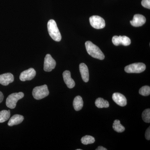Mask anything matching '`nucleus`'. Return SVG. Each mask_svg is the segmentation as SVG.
<instances>
[{"mask_svg":"<svg viewBox=\"0 0 150 150\" xmlns=\"http://www.w3.org/2000/svg\"><path fill=\"white\" fill-rule=\"evenodd\" d=\"M112 42L115 46H118L120 45L124 46H128L131 43V40L129 37L126 36H118L115 35L112 38Z\"/></svg>","mask_w":150,"mask_h":150,"instance_id":"nucleus-8","label":"nucleus"},{"mask_svg":"<svg viewBox=\"0 0 150 150\" xmlns=\"http://www.w3.org/2000/svg\"><path fill=\"white\" fill-rule=\"evenodd\" d=\"M112 98L113 101L120 106L123 107L127 105L126 98L122 94L119 93H115L112 94Z\"/></svg>","mask_w":150,"mask_h":150,"instance_id":"nucleus-11","label":"nucleus"},{"mask_svg":"<svg viewBox=\"0 0 150 150\" xmlns=\"http://www.w3.org/2000/svg\"><path fill=\"white\" fill-rule=\"evenodd\" d=\"M85 46L88 53L92 57L101 60L104 59V55L102 51L91 41H86L85 43Z\"/></svg>","mask_w":150,"mask_h":150,"instance_id":"nucleus-1","label":"nucleus"},{"mask_svg":"<svg viewBox=\"0 0 150 150\" xmlns=\"http://www.w3.org/2000/svg\"><path fill=\"white\" fill-rule=\"evenodd\" d=\"M36 72L33 68H30L28 69L23 71L21 74L20 79L22 81H30L35 77Z\"/></svg>","mask_w":150,"mask_h":150,"instance_id":"nucleus-9","label":"nucleus"},{"mask_svg":"<svg viewBox=\"0 0 150 150\" xmlns=\"http://www.w3.org/2000/svg\"><path fill=\"white\" fill-rule=\"evenodd\" d=\"M47 27L49 35L55 41L59 42L62 40V35L56 21L53 19H51L47 23Z\"/></svg>","mask_w":150,"mask_h":150,"instance_id":"nucleus-2","label":"nucleus"},{"mask_svg":"<svg viewBox=\"0 0 150 150\" xmlns=\"http://www.w3.org/2000/svg\"><path fill=\"white\" fill-rule=\"evenodd\" d=\"M140 94L143 96H148L150 94V87L148 86L142 87L139 91Z\"/></svg>","mask_w":150,"mask_h":150,"instance_id":"nucleus-22","label":"nucleus"},{"mask_svg":"<svg viewBox=\"0 0 150 150\" xmlns=\"http://www.w3.org/2000/svg\"><path fill=\"white\" fill-rule=\"evenodd\" d=\"M76 150H82L81 149H76Z\"/></svg>","mask_w":150,"mask_h":150,"instance_id":"nucleus-27","label":"nucleus"},{"mask_svg":"<svg viewBox=\"0 0 150 150\" xmlns=\"http://www.w3.org/2000/svg\"><path fill=\"white\" fill-rule=\"evenodd\" d=\"M142 118L146 123H150V108L146 109L143 111L142 114Z\"/></svg>","mask_w":150,"mask_h":150,"instance_id":"nucleus-21","label":"nucleus"},{"mask_svg":"<svg viewBox=\"0 0 150 150\" xmlns=\"http://www.w3.org/2000/svg\"><path fill=\"white\" fill-rule=\"evenodd\" d=\"M95 142V139L92 136H88V135L83 137L81 139L82 144L85 145L93 144Z\"/></svg>","mask_w":150,"mask_h":150,"instance_id":"nucleus-20","label":"nucleus"},{"mask_svg":"<svg viewBox=\"0 0 150 150\" xmlns=\"http://www.w3.org/2000/svg\"><path fill=\"white\" fill-rule=\"evenodd\" d=\"M89 21L91 26L96 29H102L105 27L104 19L98 16H93L91 17Z\"/></svg>","mask_w":150,"mask_h":150,"instance_id":"nucleus-6","label":"nucleus"},{"mask_svg":"<svg viewBox=\"0 0 150 150\" xmlns=\"http://www.w3.org/2000/svg\"><path fill=\"white\" fill-rule=\"evenodd\" d=\"M95 105L98 108H107L109 107V103L107 100H105L101 98H99L96 100Z\"/></svg>","mask_w":150,"mask_h":150,"instance_id":"nucleus-17","label":"nucleus"},{"mask_svg":"<svg viewBox=\"0 0 150 150\" xmlns=\"http://www.w3.org/2000/svg\"><path fill=\"white\" fill-rule=\"evenodd\" d=\"M49 94L48 86L46 85L37 86L33 88L32 92L33 96L36 100L43 99L48 96Z\"/></svg>","mask_w":150,"mask_h":150,"instance_id":"nucleus-3","label":"nucleus"},{"mask_svg":"<svg viewBox=\"0 0 150 150\" xmlns=\"http://www.w3.org/2000/svg\"><path fill=\"white\" fill-rule=\"evenodd\" d=\"M83 102L81 97L78 96L75 98L73 102V105L76 111L81 110L83 107Z\"/></svg>","mask_w":150,"mask_h":150,"instance_id":"nucleus-16","label":"nucleus"},{"mask_svg":"<svg viewBox=\"0 0 150 150\" xmlns=\"http://www.w3.org/2000/svg\"><path fill=\"white\" fill-rule=\"evenodd\" d=\"M142 5L146 8L150 9V0H142Z\"/></svg>","mask_w":150,"mask_h":150,"instance_id":"nucleus-23","label":"nucleus"},{"mask_svg":"<svg viewBox=\"0 0 150 150\" xmlns=\"http://www.w3.org/2000/svg\"><path fill=\"white\" fill-rule=\"evenodd\" d=\"M96 150H107V149L106 148L103 147L102 146H98V147L97 148Z\"/></svg>","mask_w":150,"mask_h":150,"instance_id":"nucleus-26","label":"nucleus"},{"mask_svg":"<svg viewBox=\"0 0 150 150\" xmlns=\"http://www.w3.org/2000/svg\"><path fill=\"white\" fill-rule=\"evenodd\" d=\"M145 137L147 140H150V127H149L145 133Z\"/></svg>","mask_w":150,"mask_h":150,"instance_id":"nucleus-24","label":"nucleus"},{"mask_svg":"<svg viewBox=\"0 0 150 150\" xmlns=\"http://www.w3.org/2000/svg\"><path fill=\"white\" fill-rule=\"evenodd\" d=\"M24 96V93L21 92L11 94L6 100V105L9 108L13 109L16 106L17 102Z\"/></svg>","mask_w":150,"mask_h":150,"instance_id":"nucleus-4","label":"nucleus"},{"mask_svg":"<svg viewBox=\"0 0 150 150\" xmlns=\"http://www.w3.org/2000/svg\"><path fill=\"white\" fill-rule=\"evenodd\" d=\"M146 69V65L144 63H137L126 66L124 70L127 73H141L144 72Z\"/></svg>","mask_w":150,"mask_h":150,"instance_id":"nucleus-5","label":"nucleus"},{"mask_svg":"<svg viewBox=\"0 0 150 150\" xmlns=\"http://www.w3.org/2000/svg\"><path fill=\"white\" fill-rule=\"evenodd\" d=\"M146 22V18L142 15L135 14L134 16L133 20L130 21V23L134 27H140L144 24Z\"/></svg>","mask_w":150,"mask_h":150,"instance_id":"nucleus-10","label":"nucleus"},{"mask_svg":"<svg viewBox=\"0 0 150 150\" xmlns=\"http://www.w3.org/2000/svg\"><path fill=\"white\" fill-rule=\"evenodd\" d=\"M112 128L114 131L118 133H122L125 130V127L121 125L120 121L118 120L114 121L112 125Z\"/></svg>","mask_w":150,"mask_h":150,"instance_id":"nucleus-18","label":"nucleus"},{"mask_svg":"<svg viewBox=\"0 0 150 150\" xmlns=\"http://www.w3.org/2000/svg\"><path fill=\"white\" fill-rule=\"evenodd\" d=\"M14 80L13 75L8 73L0 75V84L3 86H8Z\"/></svg>","mask_w":150,"mask_h":150,"instance_id":"nucleus-12","label":"nucleus"},{"mask_svg":"<svg viewBox=\"0 0 150 150\" xmlns=\"http://www.w3.org/2000/svg\"><path fill=\"white\" fill-rule=\"evenodd\" d=\"M79 70L83 80L85 82H88L89 81V71L87 66L84 63H81L79 65Z\"/></svg>","mask_w":150,"mask_h":150,"instance_id":"nucleus-14","label":"nucleus"},{"mask_svg":"<svg viewBox=\"0 0 150 150\" xmlns=\"http://www.w3.org/2000/svg\"><path fill=\"white\" fill-rule=\"evenodd\" d=\"M56 62L50 54H48L45 56L44 62V71L46 72H50L55 69L56 66Z\"/></svg>","mask_w":150,"mask_h":150,"instance_id":"nucleus-7","label":"nucleus"},{"mask_svg":"<svg viewBox=\"0 0 150 150\" xmlns=\"http://www.w3.org/2000/svg\"><path fill=\"white\" fill-rule=\"evenodd\" d=\"M10 110H3L0 111V123H4L7 121L10 117Z\"/></svg>","mask_w":150,"mask_h":150,"instance_id":"nucleus-19","label":"nucleus"},{"mask_svg":"<svg viewBox=\"0 0 150 150\" xmlns=\"http://www.w3.org/2000/svg\"><path fill=\"white\" fill-rule=\"evenodd\" d=\"M63 79L65 83L69 88H72L75 86L74 81L71 77V72L69 71H65L63 74Z\"/></svg>","mask_w":150,"mask_h":150,"instance_id":"nucleus-13","label":"nucleus"},{"mask_svg":"<svg viewBox=\"0 0 150 150\" xmlns=\"http://www.w3.org/2000/svg\"><path fill=\"white\" fill-rule=\"evenodd\" d=\"M23 120H24V117L23 115L16 114L10 118L8 123V125L9 126L18 125L21 123Z\"/></svg>","mask_w":150,"mask_h":150,"instance_id":"nucleus-15","label":"nucleus"},{"mask_svg":"<svg viewBox=\"0 0 150 150\" xmlns=\"http://www.w3.org/2000/svg\"><path fill=\"white\" fill-rule=\"evenodd\" d=\"M4 95L0 91V103H1L4 100Z\"/></svg>","mask_w":150,"mask_h":150,"instance_id":"nucleus-25","label":"nucleus"}]
</instances>
